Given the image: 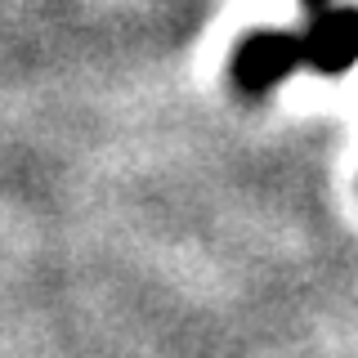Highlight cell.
I'll list each match as a JSON object with an SVG mask.
<instances>
[{
  "mask_svg": "<svg viewBox=\"0 0 358 358\" xmlns=\"http://www.w3.org/2000/svg\"><path fill=\"white\" fill-rule=\"evenodd\" d=\"M327 5H336V0H300V9H305V18H313V14H322Z\"/></svg>",
  "mask_w": 358,
  "mask_h": 358,
  "instance_id": "obj_3",
  "label": "cell"
},
{
  "mask_svg": "<svg viewBox=\"0 0 358 358\" xmlns=\"http://www.w3.org/2000/svg\"><path fill=\"white\" fill-rule=\"evenodd\" d=\"M358 63V5H327L305 18L300 31V67L318 76H345Z\"/></svg>",
  "mask_w": 358,
  "mask_h": 358,
  "instance_id": "obj_2",
  "label": "cell"
},
{
  "mask_svg": "<svg viewBox=\"0 0 358 358\" xmlns=\"http://www.w3.org/2000/svg\"><path fill=\"white\" fill-rule=\"evenodd\" d=\"M300 67V31L255 27L233 45L229 81L242 99H264Z\"/></svg>",
  "mask_w": 358,
  "mask_h": 358,
  "instance_id": "obj_1",
  "label": "cell"
}]
</instances>
